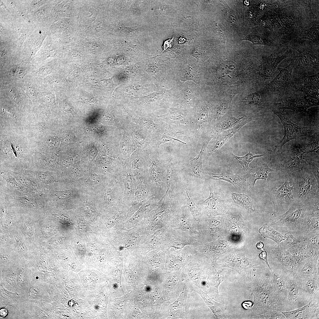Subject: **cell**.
<instances>
[{
	"instance_id": "cell-43",
	"label": "cell",
	"mask_w": 319,
	"mask_h": 319,
	"mask_svg": "<svg viewBox=\"0 0 319 319\" xmlns=\"http://www.w3.org/2000/svg\"><path fill=\"white\" fill-rule=\"evenodd\" d=\"M232 154L234 158L245 172H248L250 168H249V165L254 159L260 157L264 155H256L250 152L245 155L241 157H238Z\"/></svg>"
},
{
	"instance_id": "cell-31",
	"label": "cell",
	"mask_w": 319,
	"mask_h": 319,
	"mask_svg": "<svg viewBox=\"0 0 319 319\" xmlns=\"http://www.w3.org/2000/svg\"><path fill=\"white\" fill-rule=\"evenodd\" d=\"M137 147L131 135L125 129L120 130V157L124 164Z\"/></svg>"
},
{
	"instance_id": "cell-45",
	"label": "cell",
	"mask_w": 319,
	"mask_h": 319,
	"mask_svg": "<svg viewBox=\"0 0 319 319\" xmlns=\"http://www.w3.org/2000/svg\"><path fill=\"white\" fill-rule=\"evenodd\" d=\"M308 246L313 251H319V229L312 230L306 235L305 239Z\"/></svg>"
},
{
	"instance_id": "cell-9",
	"label": "cell",
	"mask_w": 319,
	"mask_h": 319,
	"mask_svg": "<svg viewBox=\"0 0 319 319\" xmlns=\"http://www.w3.org/2000/svg\"><path fill=\"white\" fill-rule=\"evenodd\" d=\"M296 58V56L293 57L290 64L285 67L277 68L279 74L269 84L272 94L285 95L289 93L293 89L294 83L292 72Z\"/></svg>"
},
{
	"instance_id": "cell-55",
	"label": "cell",
	"mask_w": 319,
	"mask_h": 319,
	"mask_svg": "<svg viewBox=\"0 0 319 319\" xmlns=\"http://www.w3.org/2000/svg\"><path fill=\"white\" fill-rule=\"evenodd\" d=\"M89 179L91 183L94 184H98L101 182L100 177L95 173L92 174L90 176Z\"/></svg>"
},
{
	"instance_id": "cell-27",
	"label": "cell",
	"mask_w": 319,
	"mask_h": 319,
	"mask_svg": "<svg viewBox=\"0 0 319 319\" xmlns=\"http://www.w3.org/2000/svg\"><path fill=\"white\" fill-rule=\"evenodd\" d=\"M194 246H187L179 250H174L170 252L167 259V266L170 269H179L185 265L190 260L193 255Z\"/></svg>"
},
{
	"instance_id": "cell-46",
	"label": "cell",
	"mask_w": 319,
	"mask_h": 319,
	"mask_svg": "<svg viewBox=\"0 0 319 319\" xmlns=\"http://www.w3.org/2000/svg\"><path fill=\"white\" fill-rule=\"evenodd\" d=\"M175 136L172 134L164 131V133L157 140L154 144L157 149H159L160 145L167 142L178 141L185 144V143L176 138Z\"/></svg>"
},
{
	"instance_id": "cell-17",
	"label": "cell",
	"mask_w": 319,
	"mask_h": 319,
	"mask_svg": "<svg viewBox=\"0 0 319 319\" xmlns=\"http://www.w3.org/2000/svg\"><path fill=\"white\" fill-rule=\"evenodd\" d=\"M124 163L128 165L138 180L146 183L147 165L144 149L137 148Z\"/></svg>"
},
{
	"instance_id": "cell-18",
	"label": "cell",
	"mask_w": 319,
	"mask_h": 319,
	"mask_svg": "<svg viewBox=\"0 0 319 319\" xmlns=\"http://www.w3.org/2000/svg\"><path fill=\"white\" fill-rule=\"evenodd\" d=\"M275 105L280 109H288L296 113L305 112L308 108L318 106V102L307 98L305 95H295L285 98L282 102Z\"/></svg>"
},
{
	"instance_id": "cell-40",
	"label": "cell",
	"mask_w": 319,
	"mask_h": 319,
	"mask_svg": "<svg viewBox=\"0 0 319 319\" xmlns=\"http://www.w3.org/2000/svg\"><path fill=\"white\" fill-rule=\"evenodd\" d=\"M232 198L235 203L245 208L247 210L255 211L253 201L247 195L243 193L232 192Z\"/></svg>"
},
{
	"instance_id": "cell-39",
	"label": "cell",
	"mask_w": 319,
	"mask_h": 319,
	"mask_svg": "<svg viewBox=\"0 0 319 319\" xmlns=\"http://www.w3.org/2000/svg\"><path fill=\"white\" fill-rule=\"evenodd\" d=\"M211 275V284L214 294V297L217 301H219L218 287L223 281L224 272V269L219 267H216L212 270Z\"/></svg>"
},
{
	"instance_id": "cell-24",
	"label": "cell",
	"mask_w": 319,
	"mask_h": 319,
	"mask_svg": "<svg viewBox=\"0 0 319 319\" xmlns=\"http://www.w3.org/2000/svg\"><path fill=\"white\" fill-rule=\"evenodd\" d=\"M167 165L166 173L167 189L164 195L170 197H177L178 194L183 191L184 182H181L180 175L173 165L170 159L167 161Z\"/></svg>"
},
{
	"instance_id": "cell-23",
	"label": "cell",
	"mask_w": 319,
	"mask_h": 319,
	"mask_svg": "<svg viewBox=\"0 0 319 319\" xmlns=\"http://www.w3.org/2000/svg\"><path fill=\"white\" fill-rule=\"evenodd\" d=\"M118 179L121 180L123 185L124 202L133 204L139 180L136 178L130 167L126 163H124L123 170Z\"/></svg>"
},
{
	"instance_id": "cell-49",
	"label": "cell",
	"mask_w": 319,
	"mask_h": 319,
	"mask_svg": "<svg viewBox=\"0 0 319 319\" xmlns=\"http://www.w3.org/2000/svg\"><path fill=\"white\" fill-rule=\"evenodd\" d=\"M319 73L309 76H305L302 77L296 78L294 80V83L300 84L306 83H313L319 84Z\"/></svg>"
},
{
	"instance_id": "cell-35",
	"label": "cell",
	"mask_w": 319,
	"mask_h": 319,
	"mask_svg": "<svg viewBox=\"0 0 319 319\" xmlns=\"http://www.w3.org/2000/svg\"><path fill=\"white\" fill-rule=\"evenodd\" d=\"M204 148V144L203 143L198 155L187 165V170L189 174L195 178L201 180H204L205 175L202 165V154Z\"/></svg>"
},
{
	"instance_id": "cell-48",
	"label": "cell",
	"mask_w": 319,
	"mask_h": 319,
	"mask_svg": "<svg viewBox=\"0 0 319 319\" xmlns=\"http://www.w3.org/2000/svg\"><path fill=\"white\" fill-rule=\"evenodd\" d=\"M251 318L253 319H287L282 312L277 310L269 311Z\"/></svg>"
},
{
	"instance_id": "cell-57",
	"label": "cell",
	"mask_w": 319,
	"mask_h": 319,
	"mask_svg": "<svg viewBox=\"0 0 319 319\" xmlns=\"http://www.w3.org/2000/svg\"><path fill=\"white\" fill-rule=\"evenodd\" d=\"M117 217V215L115 214L109 218L107 224V227L108 228L110 227L115 224L116 222Z\"/></svg>"
},
{
	"instance_id": "cell-12",
	"label": "cell",
	"mask_w": 319,
	"mask_h": 319,
	"mask_svg": "<svg viewBox=\"0 0 319 319\" xmlns=\"http://www.w3.org/2000/svg\"><path fill=\"white\" fill-rule=\"evenodd\" d=\"M285 235L287 238L280 245L293 255L297 265L312 255L313 250L308 246L305 239L297 238L290 232Z\"/></svg>"
},
{
	"instance_id": "cell-26",
	"label": "cell",
	"mask_w": 319,
	"mask_h": 319,
	"mask_svg": "<svg viewBox=\"0 0 319 319\" xmlns=\"http://www.w3.org/2000/svg\"><path fill=\"white\" fill-rule=\"evenodd\" d=\"M282 312L287 319H318L319 301L311 300L301 307Z\"/></svg>"
},
{
	"instance_id": "cell-20",
	"label": "cell",
	"mask_w": 319,
	"mask_h": 319,
	"mask_svg": "<svg viewBox=\"0 0 319 319\" xmlns=\"http://www.w3.org/2000/svg\"><path fill=\"white\" fill-rule=\"evenodd\" d=\"M276 171L268 166V162L259 160L255 162L247 173L243 176L245 182L249 189L254 190L256 181L259 180H265L268 178L270 172Z\"/></svg>"
},
{
	"instance_id": "cell-53",
	"label": "cell",
	"mask_w": 319,
	"mask_h": 319,
	"mask_svg": "<svg viewBox=\"0 0 319 319\" xmlns=\"http://www.w3.org/2000/svg\"><path fill=\"white\" fill-rule=\"evenodd\" d=\"M29 295L30 297L32 299H37L39 296V289L35 287L31 288L29 292Z\"/></svg>"
},
{
	"instance_id": "cell-19",
	"label": "cell",
	"mask_w": 319,
	"mask_h": 319,
	"mask_svg": "<svg viewBox=\"0 0 319 319\" xmlns=\"http://www.w3.org/2000/svg\"><path fill=\"white\" fill-rule=\"evenodd\" d=\"M186 207L185 204H184L176 212L167 224V227L183 231L191 235L201 242L199 232L192 225L190 218H187L184 214V210Z\"/></svg>"
},
{
	"instance_id": "cell-25",
	"label": "cell",
	"mask_w": 319,
	"mask_h": 319,
	"mask_svg": "<svg viewBox=\"0 0 319 319\" xmlns=\"http://www.w3.org/2000/svg\"><path fill=\"white\" fill-rule=\"evenodd\" d=\"M125 129L131 135L137 148L145 149L156 141L148 131L128 119Z\"/></svg>"
},
{
	"instance_id": "cell-52",
	"label": "cell",
	"mask_w": 319,
	"mask_h": 319,
	"mask_svg": "<svg viewBox=\"0 0 319 319\" xmlns=\"http://www.w3.org/2000/svg\"><path fill=\"white\" fill-rule=\"evenodd\" d=\"M261 97L257 93H253L247 98V102L250 104L257 105L260 102Z\"/></svg>"
},
{
	"instance_id": "cell-36",
	"label": "cell",
	"mask_w": 319,
	"mask_h": 319,
	"mask_svg": "<svg viewBox=\"0 0 319 319\" xmlns=\"http://www.w3.org/2000/svg\"><path fill=\"white\" fill-rule=\"evenodd\" d=\"M208 179L219 180H224L229 183L236 188H240L243 182V176H239L230 172H225L219 174L207 172Z\"/></svg>"
},
{
	"instance_id": "cell-58",
	"label": "cell",
	"mask_w": 319,
	"mask_h": 319,
	"mask_svg": "<svg viewBox=\"0 0 319 319\" xmlns=\"http://www.w3.org/2000/svg\"><path fill=\"white\" fill-rule=\"evenodd\" d=\"M173 40L174 36L171 39H169L165 42L163 45V50L162 52L172 47L173 45Z\"/></svg>"
},
{
	"instance_id": "cell-2",
	"label": "cell",
	"mask_w": 319,
	"mask_h": 319,
	"mask_svg": "<svg viewBox=\"0 0 319 319\" xmlns=\"http://www.w3.org/2000/svg\"><path fill=\"white\" fill-rule=\"evenodd\" d=\"M147 165L146 184L150 188L153 197L159 201L166 189L167 161L161 158L159 149L150 145L144 149Z\"/></svg>"
},
{
	"instance_id": "cell-6",
	"label": "cell",
	"mask_w": 319,
	"mask_h": 319,
	"mask_svg": "<svg viewBox=\"0 0 319 319\" xmlns=\"http://www.w3.org/2000/svg\"><path fill=\"white\" fill-rule=\"evenodd\" d=\"M185 204L184 199L164 195L152 212L151 229L156 230L167 224L176 212Z\"/></svg>"
},
{
	"instance_id": "cell-34",
	"label": "cell",
	"mask_w": 319,
	"mask_h": 319,
	"mask_svg": "<svg viewBox=\"0 0 319 319\" xmlns=\"http://www.w3.org/2000/svg\"><path fill=\"white\" fill-rule=\"evenodd\" d=\"M255 120L252 118H249L247 119H244L240 122L235 127L230 129L224 131L218 136L214 146L212 149L211 152H215L218 149L221 148L225 143L229 140L235 134L245 125Z\"/></svg>"
},
{
	"instance_id": "cell-8",
	"label": "cell",
	"mask_w": 319,
	"mask_h": 319,
	"mask_svg": "<svg viewBox=\"0 0 319 319\" xmlns=\"http://www.w3.org/2000/svg\"><path fill=\"white\" fill-rule=\"evenodd\" d=\"M288 276L287 311L293 310L309 303L304 294L302 281L294 272L287 271Z\"/></svg>"
},
{
	"instance_id": "cell-37",
	"label": "cell",
	"mask_w": 319,
	"mask_h": 319,
	"mask_svg": "<svg viewBox=\"0 0 319 319\" xmlns=\"http://www.w3.org/2000/svg\"><path fill=\"white\" fill-rule=\"evenodd\" d=\"M194 290L201 296L217 318L227 319L225 311L220 303L211 298L200 288H196Z\"/></svg>"
},
{
	"instance_id": "cell-4",
	"label": "cell",
	"mask_w": 319,
	"mask_h": 319,
	"mask_svg": "<svg viewBox=\"0 0 319 319\" xmlns=\"http://www.w3.org/2000/svg\"><path fill=\"white\" fill-rule=\"evenodd\" d=\"M291 176L294 183L293 195L295 200L312 205H319V182L307 162Z\"/></svg>"
},
{
	"instance_id": "cell-14",
	"label": "cell",
	"mask_w": 319,
	"mask_h": 319,
	"mask_svg": "<svg viewBox=\"0 0 319 319\" xmlns=\"http://www.w3.org/2000/svg\"><path fill=\"white\" fill-rule=\"evenodd\" d=\"M267 254L270 267H279L288 271L294 272L297 265L295 259L280 245L272 246Z\"/></svg>"
},
{
	"instance_id": "cell-47",
	"label": "cell",
	"mask_w": 319,
	"mask_h": 319,
	"mask_svg": "<svg viewBox=\"0 0 319 319\" xmlns=\"http://www.w3.org/2000/svg\"><path fill=\"white\" fill-rule=\"evenodd\" d=\"M300 151L304 154L312 152L318 153L319 149V140H313L297 147Z\"/></svg>"
},
{
	"instance_id": "cell-5",
	"label": "cell",
	"mask_w": 319,
	"mask_h": 319,
	"mask_svg": "<svg viewBox=\"0 0 319 319\" xmlns=\"http://www.w3.org/2000/svg\"><path fill=\"white\" fill-rule=\"evenodd\" d=\"M303 154L297 147L288 150H279L272 155L269 162L272 169L291 176L293 172L302 169L307 164L302 158Z\"/></svg>"
},
{
	"instance_id": "cell-1",
	"label": "cell",
	"mask_w": 319,
	"mask_h": 319,
	"mask_svg": "<svg viewBox=\"0 0 319 319\" xmlns=\"http://www.w3.org/2000/svg\"><path fill=\"white\" fill-rule=\"evenodd\" d=\"M250 289L253 297V305L250 309L251 318L272 310L286 311L279 300L270 269L258 268L252 273Z\"/></svg>"
},
{
	"instance_id": "cell-44",
	"label": "cell",
	"mask_w": 319,
	"mask_h": 319,
	"mask_svg": "<svg viewBox=\"0 0 319 319\" xmlns=\"http://www.w3.org/2000/svg\"><path fill=\"white\" fill-rule=\"evenodd\" d=\"M300 90L307 96H310L319 101V84L306 83L300 84Z\"/></svg>"
},
{
	"instance_id": "cell-22",
	"label": "cell",
	"mask_w": 319,
	"mask_h": 319,
	"mask_svg": "<svg viewBox=\"0 0 319 319\" xmlns=\"http://www.w3.org/2000/svg\"><path fill=\"white\" fill-rule=\"evenodd\" d=\"M270 270L278 298L285 307L288 295V271L279 267H270Z\"/></svg>"
},
{
	"instance_id": "cell-42",
	"label": "cell",
	"mask_w": 319,
	"mask_h": 319,
	"mask_svg": "<svg viewBox=\"0 0 319 319\" xmlns=\"http://www.w3.org/2000/svg\"><path fill=\"white\" fill-rule=\"evenodd\" d=\"M243 120L244 119L242 117L228 116L217 125V129L221 132L230 129L236 126Z\"/></svg>"
},
{
	"instance_id": "cell-16",
	"label": "cell",
	"mask_w": 319,
	"mask_h": 319,
	"mask_svg": "<svg viewBox=\"0 0 319 319\" xmlns=\"http://www.w3.org/2000/svg\"><path fill=\"white\" fill-rule=\"evenodd\" d=\"M290 182L287 179L279 188H272L268 192L276 212L282 209L284 205L289 207L295 200L293 195L294 186H290Z\"/></svg>"
},
{
	"instance_id": "cell-28",
	"label": "cell",
	"mask_w": 319,
	"mask_h": 319,
	"mask_svg": "<svg viewBox=\"0 0 319 319\" xmlns=\"http://www.w3.org/2000/svg\"><path fill=\"white\" fill-rule=\"evenodd\" d=\"M319 253L313 251L311 257L297 265L294 272L302 280L305 277L319 274Z\"/></svg>"
},
{
	"instance_id": "cell-61",
	"label": "cell",
	"mask_w": 319,
	"mask_h": 319,
	"mask_svg": "<svg viewBox=\"0 0 319 319\" xmlns=\"http://www.w3.org/2000/svg\"><path fill=\"white\" fill-rule=\"evenodd\" d=\"M8 311L5 308H2L0 310V317L3 318L6 316L8 314Z\"/></svg>"
},
{
	"instance_id": "cell-41",
	"label": "cell",
	"mask_w": 319,
	"mask_h": 319,
	"mask_svg": "<svg viewBox=\"0 0 319 319\" xmlns=\"http://www.w3.org/2000/svg\"><path fill=\"white\" fill-rule=\"evenodd\" d=\"M299 36L301 39H308L315 43L319 44V25L314 24L307 30L302 28Z\"/></svg>"
},
{
	"instance_id": "cell-59",
	"label": "cell",
	"mask_w": 319,
	"mask_h": 319,
	"mask_svg": "<svg viewBox=\"0 0 319 319\" xmlns=\"http://www.w3.org/2000/svg\"><path fill=\"white\" fill-rule=\"evenodd\" d=\"M253 305V302L250 301H245L242 303V307L244 309L248 310L252 308Z\"/></svg>"
},
{
	"instance_id": "cell-51",
	"label": "cell",
	"mask_w": 319,
	"mask_h": 319,
	"mask_svg": "<svg viewBox=\"0 0 319 319\" xmlns=\"http://www.w3.org/2000/svg\"><path fill=\"white\" fill-rule=\"evenodd\" d=\"M26 71L25 69L19 67L13 68L10 70V74L13 77H22L25 75Z\"/></svg>"
},
{
	"instance_id": "cell-60",
	"label": "cell",
	"mask_w": 319,
	"mask_h": 319,
	"mask_svg": "<svg viewBox=\"0 0 319 319\" xmlns=\"http://www.w3.org/2000/svg\"><path fill=\"white\" fill-rule=\"evenodd\" d=\"M97 154V150H92L89 156V159L90 161H92L94 160Z\"/></svg>"
},
{
	"instance_id": "cell-32",
	"label": "cell",
	"mask_w": 319,
	"mask_h": 319,
	"mask_svg": "<svg viewBox=\"0 0 319 319\" xmlns=\"http://www.w3.org/2000/svg\"><path fill=\"white\" fill-rule=\"evenodd\" d=\"M291 53V51L288 49L281 56L276 57L273 53L269 56L264 58L262 65L263 73L264 75L268 78L273 77L275 73L279 64L283 60L288 57Z\"/></svg>"
},
{
	"instance_id": "cell-50",
	"label": "cell",
	"mask_w": 319,
	"mask_h": 319,
	"mask_svg": "<svg viewBox=\"0 0 319 319\" xmlns=\"http://www.w3.org/2000/svg\"><path fill=\"white\" fill-rule=\"evenodd\" d=\"M249 40L251 41L253 45H270L273 43L268 39L261 36L257 35H252L249 38Z\"/></svg>"
},
{
	"instance_id": "cell-11",
	"label": "cell",
	"mask_w": 319,
	"mask_h": 319,
	"mask_svg": "<svg viewBox=\"0 0 319 319\" xmlns=\"http://www.w3.org/2000/svg\"><path fill=\"white\" fill-rule=\"evenodd\" d=\"M208 188L210 191L209 197L199 206L206 217L221 214L226 210L225 200L221 189L210 186Z\"/></svg>"
},
{
	"instance_id": "cell-56",
	"label": "cell",
	"mask_w": 319,
	"mask_h": 319,
	"mask_svg": "<svg viewBox=\"0 0 319 319\" xmlns=\"http://www.w3.org/2000/svg\"><path fill=\"white\" fill-rule=\"evenodd\" d=\"M25 91L27 95L31 99H33L35 96V92L34 89L30 86H27L26 88Z\"/></svg>"
},
{
	"instance_id": "cell-15",
	"label": "cell",
	"mask_w": 319,
	"mask_h": 319,
	"mask_svg": "<svg viewBox=\"0 0 319 319\" xmlns=\"http://www.w3.org/2000/svg\"><path fill=\"white\" fill-rule=\"evenodd\" d=\"M167 230L165 245L167 251L171 248L179 250L187 246H196L202 244L197 239L183 231L168 228Z\"/></svg>"
},
{
	"instance_id": "cell-29",
	"label": "cell",
	"mask_w": 319,
	"mask_h": 319,
	"mask_svg": "<svg viewBox=\"0 0 319 319\" xmlns=\"http://www.w3.org/2000/svg\"><path fill=\"white\" fill-rule=\"evenodd\" d=\"M183 193L186 206L192 216V225L198 231L201 222L206 217L201 208L196 204L191 197L185 182H184Z\"/></svg>"
},
{
	"instance_id": "cell-21",
	"label": "cell",
	"mask_w": 319,
	"mask_h": 319,
	"mask_svg": "<svg viewBox=\"0 0 319 319\" xmlns=\"http://www.w3.org/2000/svg\"><path fill=\"white\" fill-rule=\"evenodd\" d=\"M127 118L129 121L148 131L156 141L164 133L165 127L167 125L158 118L143 116H131Z\"/></svg>"
},
{
	"instance_id": "cell-62",
	"label": "cell",
	"mask_w": 319,
	"mask_h": 319,
	"mask_svg": "<svg viewBox=\"0 0 319 319\" xmlns=\"http://www.w3.org/2000/svg\"><path fill=\"white\" fill-rule=\"evenodd\" d=\"M256 246L258 249L263 250L264 245L262 242L260 241L257 243Z\"/></svg>"
},
{
	"instance_id": "cell-33",
	"label": "cell",
	"mask_w": 319,
	"mask_h": 319,
	"mask_svg": "<svg viewBox=\"0 0 319 319\" xmlns=\"http://www.w3.org/2000/svg\"><path fill=\"white\" fill-rule=\"evenodd\" d=\"M152 198H154L149 186L139 181L136 191L134 200L131 208L136 211L143 204Z\"/></svg>"
},
{
	"instance_id": "cell-13",
	"label": "cell",
	"mask_w": 319,
	"mask_h": 319,
	"mask_svg": "<svg viewBox=\"0 0 319 319\" xmlns=\"http://www.w3.org/2000/svg\"><path fill=\"white\" fill-rule=\"evenodd\" d=\"M272 112L280 119L284 127V135L277 147L278 150L281 149L283 146L290 141L299 137L311 134L312 131L309 127L300 126L292 122L287 117L274 107Z\"/></svg>"
},
{
	"instance_id": "cell-7",
	"label": "cell",
	"mask_w": 319,
	"mask_h": 319,
	"mask_svg": "<svg viewBox=\"0 0 319 319\" xmlns=\"http://www.w3.org/2000/svg\"><path fill=\"white\" fill-rule=\"evenodd\" d=\"M222 265L236 271L242 276L251 280L252 271L258 268L268 267L265 262L256 258H249L241 254H231L225 258Z\"/></svg>"
},
{
	"instance_id": "cell-54",
	"label": "cell",
	"mask_w": 319,
	"mask_h": 319,
	"mask_svg": "<svg viewBox=\"0 0 319 319\" xmlns=\"http://www.w3.org/2000/svg\"><path fill=\"white\" fill-rule=\"evenodd\" d=\"M259 257L261 259L264 261V262L270 269V267L268 263V257L267 253L265 251L263 250L259 254Z\"/></svg>"
},
{
	"instance_id": "cell-30",
	"label": "cell",
	"mask_w": 319,
	"mask_h": 319,
	"mask_svg": "<svg viewBox=\"0 0 319 319\" xmlns=\"http://www.w3.org/2000/svg\"><path fill=\"white\" fill-rule=\"evenodd\" d=\"M304 295L307 300L319 301V274L306 277L302 281Z\"/></svg>"
},
{
	"instance_id": "cell-10",
	"label": "cell",
	"mask_w": 319,
	"mask_h": 319,
	"mask_svg": "<svg viewBox=\"0 0 319 319\" xmlns=\"http://www.w3.org/2000/svg\"><path fill=\"white\" fill-rule=\"evenodd\" d=\"M299 53L297 70L303 74H314L319 70V49L311 47L294 48Z\"/></svg>"
},
{
	"instance_id": "cell-38",
	"label": "cell",
	"mask_w": 319,
	"mask_h": 319,
	"mask_svg": "<svg viewBox=\"0 0 319 319\" xmlns=\"http://www.w3.org/2000/svg\"><path fill=\"white\" fill-rule=\"evenodd\" d=\"M258 232L263 237L273 240L279 245L287 238L285 235H282L267 224L261 227L259 229Z\"/></svg>"
},
{
	"instance_id": "cell-3",
	"label": "cell",
	"mask_w": 319,
	"mask_h": 319,
	"mask_svg": "<svg viewBox=\"0 0 319 319\" xmlns=\"http://www.w3.org/2000/svg\"><path fill=\"white\" fill-rule=\"evenodd\" d=\"M284 214L272 219L271 224L285 227L296 237L314 214L319 211V206L295 200Z\"/></svg>"
}]
</instances>
